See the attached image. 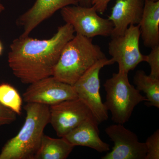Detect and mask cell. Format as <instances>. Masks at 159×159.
Here are the masks:
<instances>
[{
  "mask_svg": "<svg viewBox=\"0 0 159 159\" xmlns=\"http://www.w3.org/2000/svg\"><path fill=\"white\" fill-rule=\"evenodd\" d=\"M74 33L73 27L66 23L49 39L29 36L16 39L10 45L8 56L14 76L25 84L52 76L63 48L74 38Z\"/></svg>",
  "mask_w": 159,
  "mask_h": 159,
  "instance_id": "6da1fadb",
  "label": "cell"
},
{
  "mask_svg": "<svg viewBox=\"0 0 159 159\" xmlns=\"http://www.w3.org/2000/svg\"><path fill=\"white\" fill-rule=\"evenodd\" d=\"M26 117L16 135L6 142L0 153V159H34L40 145L44 130L50 120L49 106L27 103Z\"/></svg>",
  "mask_w": 159,
  "mask_h": 159,
  "instance_id": "7a4b0ae2",
  "label": "cell"
},
{
  "mask_svg": "<svg viewBox=\"0 0 159 159\" xmlns=\"http://www.w3.org/2000/svg\"><path fill=\"white\" fill-rule=\"evenodd\" d=\"M106 57L92 38L76 34L63 48L52 76L73 86L92 66Z\"/></svg>",
  "mask_w": 159,
  "mask_h": 159,
  "instance_id": "3957f363",
  "label": "cell"
},
{
  "mask_svg": "<svg viewBox=\"0 0 159 159\" xmlns=\"http://www.w3.org/2000/svg\"><path fill=\"white\" fill-rule=\"evenodd\" d=\"M103 86L106 92L104 105L116 123L123 124L128 122L135 107L147 101L146 97L129 83L128 74L118 72L113 74Z\"/></svg>",
  "mask_w": 159,
  "mask_h": 159,
  "instance_id": "277c9868",
  "label": "cell"
},
{
  "mask_svg": "<svg viewBox=\"0 0 159 159\" xmlns=\"http://www.w3.org/2000/svg\"><path fill=\"white\" fill-rule=\"evenodd\" d=\"M94 6L72 5L61 9V14L66 23L74 28L76 34L89 38L97 36H111L113 25L108 19L99 16Z\"/></svg>",
  "mask_w": 159,
  "mask_h": 159,
  "instance_id": "5b68a950",
  "label": "cell"
},
{
  "mask_svg": "<svg viewBox=\"0 0 159 159\" xmlns=\"http://www.w3.org/2000/svg\"><path fill=\"white\" fill-rule=\"evenodd\" d=\"M114 63L112 58L98 61L73 86L78 98L88 106L99 123L108 119V111L99 93V73L103 67Z\"/></svg>",
  "mask_w": 159,
  "mask_h": 159,
  "instance_id": "8992f818",
  "label": "cell"
},
{
  "mask_svg": "<svg viewBox=\"0 0 159 159\" xmlns=\"http://www.w3.org/2000/svg\"><path fill=\"white\" fill-rule=\"evenodd\" d=\"M140 31L138 25H130L122 35L111 37L109 53L119 66V72L129 74L140 63L145 61L139 48Z\"/></svg>",
  "mask_w": 159,
  "mask_h": 159,
  "instance_id": "52a82bcc",
  "label": "cell"
},
{
  "mask_svg": "<svg viewBox=\"0 0 159 159\" xmlns=\"http://www.w3.org/2000/svg\"><path fill=\"white\" fill-rule=\"evenodd\" d=\"M50 120L57 136L62 138L86 120L96 119L87 105L79 98L49 106Z\"/></svg>",
  "mask_w": 159,
  "mask_h": 159,
  "instance_id": "ba28073f",
  "label": "cell"
},
{
  "mask_svg": "<svg viewBox=\"0 0 159 159\" xmlns=\"http://www.w3.org/2000/svg\"><path fill=\"white\" fill-rule=\"evenodd\" d=\"M29 84L23 95L26 103L50 106L65 100L78 98L73 86L61 82L52 76Z\"/></svg>",
  "mask_w": 159,
  "mask_h": 159,
  "instance_id": "9c48e42d",
  "label": "cell"
},
{
  "mask_svg": "<svg viewBox=\"0 0 159 159\" xmlns=\"http://www.w3.org/2000/svg\"><path fill=\"white\" fill-rule=\"evenodd\" d=\"M105 131L114 145L111 151L101 159H145L147 149L145 142H139L137 135L123 124L110 125Z\"/></svg>",
  "mask_w": 159,
  "mask_h": 159,
  "instance_id": "30bf717a",
  "label": "cell"
},
{
  "mask_svg": "<svg viewBox=\"0 0 159 159\" xmlns=\"http://www.w3.org/2000/svg\"><path fill=\"white\" fill-rule=\"evenodd\" d=\"M72 5H78L77 0H36L33 6L17 20L18 25L24 29L20 36H29L39 25L56 11Z\"/></svg>",
  "mask_w": 159,
  "mask_h": 159,
  "instance_id": "8fae6325",
  "label": "cell"
},
{
  "mask_svg": "<svg viewBox=\"0 0 159 159\" xmlns=\"http://www.w3.org/2000/svg\"><path fill=\"white\" fill-rule=\"evenodd\" d=\"M145 0H116L108 20L113 25L111 37L122 35L130 25H139L143 14Z\"/></svg>",
  "mask_w": 159,
  "mask_h": 159,
  "instance_id": "7c38bea8",
  "label": "cell"
},
{
  "mask_svg": "<svg viewBox=\"0 0 159 159\" xmlns=\"http://www.w3.org/2000/svg\"><path fill=\"white\" fill-rule=\"evenodd\" d=\"M99 124L96 119H88L63 138L74 147L84 146L99 152L108 151L110 145L99 137Z\"/></svg>",
  "mask_w": 159,
  "mask_h": 159,
  "instance_id": "4fadbf2b",
  "label": "cell"
},
{
  "mask_svg": "<svg viewBox=\"0 0 159 159\" xmlns=\"http://www.w3.org/2000/svg\"><path fill=\"white\" fill-rule=\"evenodd\" d=\"M138 25L145 47L152 48L159 45V1L145 0L142 19Z\"/></svg>",
  "mask_w": 159,
  "mask_h": 159,
  "instance_id": "5bb4252c",
  "label": "cell"
},
{
  "mask_svg": "<svg viewBox=\"0 0 159 159\" xmlns=\"http://www.w3.org/2000/svg\"><path fill=\"white\" fill-rule=\"evenodd\" d=\"M74 148L63 137L55 139L44 134L34 159H66Z\"/></svg>",
  "mask_w": 159,
  "mask_h": 159,
  "instance_id": "9a60e30c",
  "label": "cell"
},
{
  "mask_svg": "<svg viewBox=\"0 0 159 159\" xmlns=\"http://www.w3.org/2000/svg\"><path fill=\"white\" fill-rule=\"evenodd\" d=\"M137 89L144 92L148 105L159 108V79L146 75L145 71L138 70L134 78Z\"/></svg>",
  "mask_w": 159,
  "mask_h": 159,
  "instance_id": "2e32d148",
  "label": "cell"
},
{
  "mask_svg": "<svg viewBox=\"0 0 159 159\" xmlns=\"http://www.w3.org/2000/svg\"><path fill=\"white\" fill-rule=\"evenodd\" d=\"M0 102L16 115H20L22 98L13 86L6 83L0 84Z\"/></svg>",
  "mask_w": 159,
  "mask_h": 159,
  "instance_id": "e0dca14e",
  "label": "cell"
},
{
  "mask_svg": "<svg viewBox=\"0 0 159 159\" xmlns=\"http://www.w3.org/2000/svg\"><path fill=\"white\" fill-rule=\"evenodd\" d=\"M147 153L145 159H159V130L148 137L145 142Z\"/></svg>",
  "mask_w": 159,
  "mask_h": 159,
  "instance_id": "ac0fdd59",
  "label": "cell"
},
{
  "mask_svg": "<svg viewBox=\"0 0 159 159\" xmlns=\"http://www.w3.org/2000/svg\"><path fill=\"white\" fill-rule=\"evenodd\" d=\"M151 49L150 53L146 55L145 62L148 63L150 67L149 76L159 79V45Z\"/></svg>",
  "mask_w": 159,
  "mask_h": 159,
  "instance_id": "d6986e66",
  "label": "cell"
},
{
  "mask_svg": "<svg viewBox=\"0 0 159 159\" xmlns=\"http://www.w3.org/2000/svg\"><path fill=\"white\" fill-rule=\"evenodd\" d=\"M16 119V114L0 102V126L9 125Z\"/></svg>",
  "mask_w": 159,
  "mask_h": 159,
  "instance_id": "ffe728a7",
  "label": "cell"
},
{
  "mask_svg": "<svg viewBox=\"0 0 159 159\" xmlns=\"http://www.w3.org/2000/svg\"><path fill=\"white\" fill-rule=\"evenodd\" d=\"M111 0H91L92 6H94L100 14H103L107 9L109 3Z\"/></svg>",
  "mask_w": 159,
  "mask_h": 159,
  "instance_id": "44dd1931",
  "label": "cell"
},
{
  "mask_svg": "<svg viewBox=\"0 0 159 159\" xmlns=\"http://www.w3.org/2000/svg\"><path fill=\"white\" fill-rule=\"evenodd\" d=\"M78 5L84 7H91L92 6L91 0H77Z\"/></svg>",
  "mask_w": 159,
  "mask_h": 159,
  "instance_id": "7402d4cb",
  "label": "cell"
},
{
  "mask_svg": "<svg viewBox=\"0 0 159 159\" xmlns=\"http://www.w3.org/2000/svg\"><path fill=\"white\" fill-rule=\"evenodd\" d=\"M5 7L3 6V4H2L1 0H0V13H2L5 10Z\"/></svg>",
  "mask_w": 159,
  "mask_h": 159,
  "instance_id": "603a6c76",
  "label": "cell"
},
{
  "mask_svg": "<svg viewBox=\"0 0 159 159\" xmlns=\"http://www.w3.org/2000/svg\"><path fill=\"white\" fill-rule=\"evenodd\" d=\"M3 49L4 48H3L2 43V41L0 40V56L2 54Z\"/></svg>",
  "mask_w": 159,
  "mask_h": 159,
  "instance_id": "cb8c5ba5",
  "label": "cell"
},
{
  "mask_svg": "<svg viewBox=\"0 0 159 159\" xmlns=\"http://www.w3.org/2000/svg\"><path fill=\"white\" fill-rule=\"evenodd\" d=\"M154 1H158L159 0H153Z\"/></svg>",
  "mask_w": 159,
  "mask_h": 159,
  "instance_id": "d4e9b609",
  "label": "cell"
}]
</instances>
